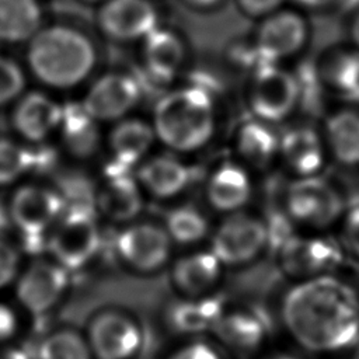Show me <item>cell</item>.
<instances>
[{
	"instance_id": "cell-1",
	"label": "cell",
	"mask_w": 359,
	"mask_h": 359,
	"mask_svg": "<svg viewBox=\"0 0 359 359\" xmlns=\"http://www.w3.org/2000/svg\"><path fill=\"white\" fill-rule=\"evenodd\" d=\"M280 316L296 341L311 351L345 348L359 338L356 292L332 275L304 279L290 287Z\"/></svg>"
},
{
	"instance_id": "cell-2",
	"label": "cell",
	"mask_w": 359,
	"mask_h": 359,
	"mask_svg": "<svg viewBox=\"0 0 359 359\" xmlns=\"http://www.w3.org/2000/svg\"><path fill=\"white\" fill-rule=\"evenodd\" d=\"M97 62L93 39L73 25L41 27L28 41L27 65L31 74L53 90L80 86L94 72Z\"/></svg>"
},
{
	"instance_id": "cell-3",
	"label": "cell",
	"mask_w": 359,
	"mask_h": 359,
	"mask_svg": "<svg viewBox=\"0 0 359 359\" xmlns=\"http://www.w3.org/2000/svg\"><path fill=\"white\" fill-rule=\"evenodd\" d=\"M151 126L156 139L171 151L201 150L216 130L213 98L199 86L174 88L156 102Z\"/></svg>"
},
{
	"instance_id": "cell-4",
	"label": "cell",
	"mask_w": 359,
	"mask_h": 359,
	"mask_svg": "<svg viewBox=\"0 0 359 359\" xmlns=\"http://www.w3.org/2000/svg\"><path fill=\"white\" fill-rule=\"evenodd\" d=\"M283 203L287 217L306 231L328 233L346 210L341 191L323 175L293 178Z\"/></svg>"
},
{
	"instance_id": "cell-5",
	"label": "cell",
	"mask_w": 359,
	"mask_h": 359,
	"mask_svg": "<svg viewBox=\"0 0 359 359\" xmlns=\"http://www.w3.org/2000/svg\"><path fill=\"white\" fill-rule=\"evenodd\" d=\"M101 234L91 205H70L46 236L45 248L66 271L86 266L98 252Z\"/></svg>"
},
{
	"instance_id": "cell-6",
	"label": "cell",
	"mask_w": 359,
	"mask_h": 359,
	"mask_svg": "<svg viewBox=\"0 0 359 359\" xmlns=\"http://www.w3.org/2000/svg\"><path fill=\"white\" fill-rule=\"evenodd\" d=\"M342 258L344 251L338 240L323 231L302 230L289 234L278 248L280 271L302 280L331 275L339 266Z\"/></svg>"
},
{
	"instance_id": "cell-7",
	"label": "cell",
	"mask_w": 359,
	"mask_h": 359,
	"mask_svg": "<svg viewBox=\"0 0 359 359\" xmlns=\"http://www.w3.org/2000/svg\"><path fill=\"white\" fill-rule=\"evenodd\" d=\"M302 97L299 79L279 63H259L248 88V105L254 118L275 125L286 121Z\"/></svg>"
},
{
	"instance_id": "cell-8",
	"label": "cell",
	"mask_w": 359,
	"mask_h": 359,
	"mask_svg": "<svg viewBox=\"0 0 359 359\" xmlns=\"http://www.w3.org/2000/svg\"><path fill=\"white\" fill-rule=\"evenodd\" d=\"M66 209L63 196L39 184H24L18 187L7 206L10 223L21 233L29 248L45 245L46 236Z\"/></svg>"
},
{
	"instance_id": "cell-9",
	"label": "cell",
	"mask_w": 359,
	"mask_h": 359,
	"mask_svg": "<svg viewBox=\"0 0 359 359\" xmlns=\"http://www.w3.org/2000/svg\"><path fill=\"white\" fill-rule=\"evenodd\" d=\"M271 240L264 220L247 213H231L212 237V252L222 265H245L261 255Z\"/></svg>"
},
{
	"instance_id": "cell-10",
	"label": "cell",
	"mask_w": 359,
	"mask_h": 359,
	"mask_svg": "<svg viewBox=\"0 0 359 359\" xmlns=\"http://www.w3.org/2000/svg\"><path fill=\"white\" fill-rule=\"evenodd\" d=\"M310 27L293 10H278L259 22L252 50L259 63H279L294 57L307 45Z\"/></svg>"
},
{
	"instance_id": "cell-11",
	"label": "cell",
	"mask_w": 359,
	"mask_h": 359,
	"mask_svg": "<svg viewBox=\"0 0 359 359\" xmlns=\"http://www.w3.org/2000/svg\"><path fill=\"white\" fill-rule=\"evenodd\" d=\"M116 252L121 261L133 271L156 272L170 258L171 238L164 227L154 223H133L116 237Z\"/></svg>"
},
{
	"instance_id": "cell-12",
	"label": "cell",
	"mask_w": 359,
	"mask_h": 359,
	"mask_svg": "<svg viewBox=\"0 0 359 359\" xmlns=\"http://www.w3.org/2000/svg\"><path fill=\"white\" fill-rule=\"evenodd\" d=\"M139 81L126 73H105L86 91L83 108L97 122H118L137 105L140 100Z\"/></svg>"
},
{
	"instance_id": "cell-13",
	"label": "cell",
	"mask_w": 359,
	"mask_h": 359,
	"mask_svg": "<svg viewBox=\"0 0 359 359\" xmlns=\"http://www.w3.org/2000/svg\"><path fill=\"white\" fill-rule=\"evenodd\" d=\"M87 342L97 359H130L140 348L142 334L129 316L107 310L90 321Z\"/></svg>"
},
{
	"instance_id": "cell-14",
	"label": "cell",
	"mask_w": 359,
	"mask_h": 359,
	"mask_svg": "<svg viewBox=\"0 0 359 359\" xmlns=\"http://www.w3.org/2000/svg\"><path fill=\"white\" fill-rule=\"evenodd\" d=\"M157 11L150 0H104L97 13L100 31L118 42L144 39L157 28Z\"/></svg>"
},
{
	"instance_id": "cell-15",
	"label": "cell",
	"mask_w": 359,
	"mask_h": 359,
	"mask_svg": "<svg viewBox=\"0 0 359 359\" xmlns=\"http://www.w3.org/2000/svg\"><path fill=\"white\" fill-rule=\"evenodd\" d=\"M69 286V271L55 261L32 262L17 280V299L25 310L39 316L53 309Z\"/></svg>"
},
{
	"instance_id": "cell-16",
	"label": "cell",
	"mask_w": 359,
	"mask_h": 359,
	"mask_svg": "<svg viewBox=\"0 0 359 359\" xmlns=\"http://www.w3.org/2000/svg\"><path fill=\"white\" fill-rule=\"evenodd\" d=\"M278 160L294 178L321 175L330 160L321 129L296 125L280 133Z\"/></svg>"
},
{
	"instance_id": "cell-17",
	"label": "cell",
	"mask_w": 359,
	"mask_h": 359,
	"mask_svg": "<svg viewBox=\"0 0 359 359\" xmlns=\"http://www.w3.org/2000/svg\"><path fill=\"white\" fill-rule=\"evenodd\" d=\"M94 205L108 220L130 222L143 208V189L130 170L114 164L95 189Z\"/></svg>"
},
{
	"instance_id": "cell-18",
	"label": "cell",
	"mask_w": 359,
	"mask_h": 359,
	"mask_svg": "<svg viewBox=\"0 0 359 359\" xmlns=\"http://www.w3.org/2000/svg\"><path fill=\"white\" fill-rule=\"evenodd\" d=\"M316 77L328 94L359 102V50L349 43L324 49L316 62Z\"/></svg>"
},
{
	"instance_id": "cell-19",
	"label": "cell",
	"mask_w": 359,
	"mask_h": 359,
	"mask_svg": "<svg viewBox=\"0 0 359 359\" xmlns=\"http://www.w3.org/2000/svg\"><path fill=\"white\" fill-rule=\"evenodd\" d=\"M63 105L45 93L31 91L21 95L11 112L15 133L29 143H41L57 132Z\"/></svg>"
},
{
	"instance_id": "cell-20",
	"label": "cell",
	"mask_w": 359,
	"mask_h": 359,
	"mask_svg": "<svg viewBox=\"0 0 359 359\" xmlns=\"http://www.w3.org/2000/svg\"><path fill=\"white\" fill-rule=\"evenodd\" d=\"M321 133L330 160L348 170H359V108L355 104L332 109Z\"/></svg>"
},
{
	"instance_id": "cell-21",
	"label": "cell",
	"mask_w": 359,
	"mask_h": 359,
	"mask_svg": "<svg viewBox=\"0 0 359 359\" xmlns=\"http://www.w3.org/2000/svg\"><path fill=\"white\" fill-rule=\"evenodd\" d=\"M142 189L158 199H170L185 191L192 180L191 168L172 154L147 157L135 175Z\"/></svg>"
},
{
	"instance_id": "cell-22",
	"label": "cell",
	"mask_w": 359,
	"mask_h": 359,
	"mask_svg": "<svg viewBox=\"0 0 359 359\" xmlns=\"http://www.w3.org/2000/svg\"><path fill=\"white\" fill-rule=\"evenodd\" d=\"M185 43L172 31L156 28L143 39L144 70L157 83L171 81L185 63Z\"/></svg>"
},
{
	"instance_id": "cell-23",
	"label": "cell",
	"mask_w": 359,
	"mask_h": 359,
	"mask_svg": "<svg viewBox=\"0 0 359 359\" xmlns=\"http://www.w3.org/2000/svg\"><path fill=\"white\" fill-rule=\"evenodd\" d=\"M156 140L151 123L139 118L119 119L108 135V150L114 164L125 170L140 164Z\"/></svg>"
},
{
	"instance_id": "cell-24",
	"label": "cell",
	"mask_w": 359,
	"mask_h": 359,
	"mask_svg": "<svg viewBox=\"0 0 359 359\" xmlns=\"http://www.w3.org/2000/svg\"><path fill=\"white\" fill-rule=\"evenodd\" d=\"M252 184L244 165L222 163L208 178L206 199L209 205L223 213H236L251 198Z\"/></svg>"
},
{
	"instance_id": "cell-25",
	"label": "cell",
	"mask_w": 359,
	"mask_h": 359,
	"mask_svg": "<svg viewBox=\"0 0 359 359\" xmlns=\"http://www.w3.org/2000/svg\"><path fill=\"white\" fill-rule=\"evenodd\" d=\"M268 330L269 320L262 313L245 309H224L212 331L220 342L231 349L250 352L262 344Z\"/></svg>"
},
{
	"instance_id": "cell-26",
	"label": "cell",
	"mask_w": 359,
	"mask_h": 359,
	"mask_svg": "<svg viewBox=\"0 0 359 359\" xmlns=\"http://www.w3.org/2000/svg\"><path fill=\"white\" fill-rule=\"evenodd\" d=\"M279 137L273 125L254 118L237 129L234 147L244 165L264 170L278 160Z\"/></svg>"
},
{
	"instance_id": "cell-27",
	"label": "cell",
	"mask_w": 359,
	"mask_h": 359,
	"mask_svg": "<svg viewBox=\"0 0 359 359\" xmlns=\"http://www.w3.org/2000/svg\"><path fill=\"white\" fill-rule=\"evenodd\" d=\"M222 264L212 251L192 252L175 261L171 271L172 285L189 297L205 296L219 280Z\"/></svg>"
},
{
	"instance_id": "cell-28",
	"label": "cell",
	"mask_w": 359,
	"mask_h": 359,
	"mask_svg": "<svg viewBox=\"0 0 359 359\" xmlns=\"http://www.w3.org/2000/svg\"><path fill=\"white\" fill-rule=\"evenodd\" d=\"M98 122L88 115L81 104L63 107L57 133L63 149L77 158H88L100 144Z\"/></svg>"
},
{
	"instance_id": "cell-29",
	"label": "cell",
	"mask_w": 359,
	"mask_h": 359,
	"mask_svg": "<svg viewBox=\"0 0 359 359\" xmlns=\"http://www.w3.org/2000/svg\"><path fill=\"white\" fill-rule=\"evenodd\" d=\"M224 311L223 300L215 296L191 297L175 303L168 311V321L174 331L198 334L213 330Z\"/></svg>"
},
{
	"instance_id": "cell-30",
	"label": "cell",
	"mask_w": 359,
	"mask_h": 359,
	"mask_svg": "<svg viewBox=\"0 0 359 359\" xmlns=\"http://www.w3.org/2000/svg\"><path fill=\"white\" fill-rule=\"evenodd\" d=\"M41 22L38 0H0V43L28 42Z\"/></svg>"
},
{
	"instance_id": "cell-31",
	"label": "cell",
	"mask_w": 359,
	"mask_h": 359,
	"mask_svg": "<svg viewBox=\"0 0 359 359\" xmlns=\"http://www.w3.org/2000/svg\"><path fill=\"white\" fill-rule=\"evenodd\" d=\"M165 231L171 241L178 244H195L208 234V222L205 216L192 206L172 209L165 217Z\"/></svg>"
},
{
	"instance_id": "cell-32",
	"label": "cell",
	"mask_w": 359,
	"mask_h": 359,
	"mask_svg": "<svg viewBox=\"0 0 359 359\" xmlns=\"http://www.w3.org/2000/svg\"><path fill=\"white\" fill-rule=\"evenodd\" d=\"M39 359H93L87 339L77 331L62 328L46 335L38 349Z\"/></svg>"
},
{
	"instance_id": "cell-33",
	"label": "cell",
	"mask_w": 359,
	"mask_h": 359,
	"mask_svg": "<svg viewBox=\"0 0 359 359\" xmlns=\"http://www.w3.org/2000/svg\"><path fill=\"white\" fill-rule=\"evenodd\" d=\"M35 160L20 143L0 137V187H7L20 180Z\"/></svg>"
},
{
	"instance_id": "cell-34",
	"label": "cell",
	"mask_w": 359,
	"mask_h": 359,
	"mask_svg": "<svg viewBox=\"0 0 359 359\" xmlns=\"http://www.w3.org/2000/svg\"><path fill=\"white\" fill-rule=\"evenodd\" d=\"M22 67L10 57L0 55V107L17 101L25 88Z\"/></svg>"
},
{
	"instance_id": "cell-35",
	"label": "cell",
	"mask_w": 359,
	"mask_h": 359,
	"mask_svg": "<svg viewBox=\"0 0 359 359\" xmlns=\"http://www.w3.org/2000/svg\"><path fill=\"white\" fill-rule=\"evenodd\" d=\"M337 227L342 251L359 259V205L346 208Z\"/></svg>"
},
{
	"instance_id": "cell-36",
	"label": "cell",
	"mask_w": 359,
	"mask_h": 359,
	"mask_svg": "<svg viewBox=\"0 0 359 359\" xmlns=\"http://www.w3.org/2000/svg\"><path fill=\"white\" fill-rule=\"evenodd\" d=\"M20 254L15 247L0 236V289L10 285L18 273Z\"/></svg>"
},
{
	"instance_id": "cell-37",
	"label": "cell",
	"mask_w": 359,
	"mask_h": 359,
	"mask_svg": "<svg viewBox=\"0 0 359 359\" xmlns=\"http://www.w3.org/2000/svg\"><path fill=\"white\" fill-rule=\"evenodd\" d=\"M285 0H236L238 10L251 18H265L280 10Z\"/></svg>"
},
{
	"instance_id": "cell-38",
	"label": "cell",
	"mask_w": 359,
	"mask_h": 359,
	"mask_svg": "<svg viewBox=\"0 0 359 359\" xmlns=\"http://www.w3.org/2000/svg\"><path fill=\"white\" fill-rule=\"evenodd\" d=\"M168 359H222V356L208 344L192 342L175 351Z\"/></svg>"
},
{
	"instance_id": "cell-39",
	"label": "cell",
	"mask_w": 359,
	"mask_h": 359,
	"mask_svg": "<svg viewBox=\"0 0 359 359\" xmlns=\"http://www.w3.org/2000/svg\"><path fill=\"white\" fill-rule=\"evenodd\" d=\"M17 331V317L14 311L0 303V342L10 339Z\"/></svg>"
},
{
	"instance_id": "cell-40",
	"label": "cell",
	"mask_w": 359,
	"mask_h": 359,
	"mask_svg": "<svg viewBox=\"0 0 359 359\" xmlns=\"http://www.w3.org/2000/svg\"><path fill=\"white\" fill-rule=\"evenodd\" d=\"M348 43L359 50V8L353 13L348 24Z\"/></svg>"
},
{
	"instance_id": "cell-41",
	"label": "cell",
	"mask_w": 359,
	"mask_h": 359,
	"mask_svg": "<svg viewBox=\"0 0 359 359\" xmlns=\"http://www.w3.org/2000/svg\"><path fill=\"white\" fill-rule=\"evenodd\" d=\"M0 359H29L28 353L18 348L0 349Z\"/></svg>"
},
{
	"instance_id": "cell-42",
	"label": "cell",
	"mask_w": 359,
	"mask_h": 359,
	"mask_svg": "<svg viewBox=\"0 0 359 359\" xmlns=\"http://www.w3.org/2000/svg\"><path fill=\"white\" fill-rule=\"evenodd\" d=\"M188 6L198 8V10H208L216 7L222 0H184Z\"/></svg>"
},
{
	"instance_id": "cell-43",
	"label": "cell",
	"mask_w": 359,
	"mask_h": 359,
	"mask_svg": "<svg viewBox=\"0 0 359 359\" xmlns=\"http://www.w3.org/2000/svg\"><path fill=\"white\" fill-rule=\"evenodd\" d=\"M300 6H304V7H311V8H317V7H324V6H328L331 4L332 1L335 0H292Z\"/></svg>"
},
{
	"instance_id": "cell-44",
	"label": "cell",
	"mask_w": 359,
	"mask_h": 359,
	"mask_svg": "<svg viewBox=\"0 0 359 359\" xmlns=\"http://www.w3.org/2000/svg\"><path fill=\"white\" fill-rule=\"evenodd\" d=\"M8 222H10V219H8V215H7V208H3L0 205V233Z\"/></svg>"
},
{
	"instance_id": "cell-45",
	"label": "cell",
	"mask_w": 359,
	"mask_h": 359,
	"mask_svg": "<svg viewBox=\"0 0 359 359\" xmlns=\"http://www.w3.org/2000/svg\"><path fill=\"white\" fill-rule=\"evenodd\" d=\"M264 359H300L294 355H287V353H275V355H271V356H266Z\"/></svg>"
},
{
	"instance_id": "cell-46",
	"label": "cell",
	"mask_w": 359,
	"mask_h": 359,
	"mask_svg": "<svg viewBox=\"0 0 359 359\" xmlns=\"http://www.w3.org/2000/svg\"><path fill=\"white\" fill-rule=\"evenodd\" d=\"M81 1H84V3H100L101 1L102 3L104 0H81Z\"/></svg>"
},
{
	"instance_id": "cell-47",
	"label": "cell",
	"mask_w": 359,
	"mask_h": 359,
	"mask_svg": "<svg viewBox=\"0 0 359 359\" xmlns=\"http://www.w3.org/2000/svg\"><path fill=\"white\" fill-rule=\"evenodd\" d=\"M355 359H359V349H358V352H356V355H355Z\"/></svg>"
}]
</instances>
